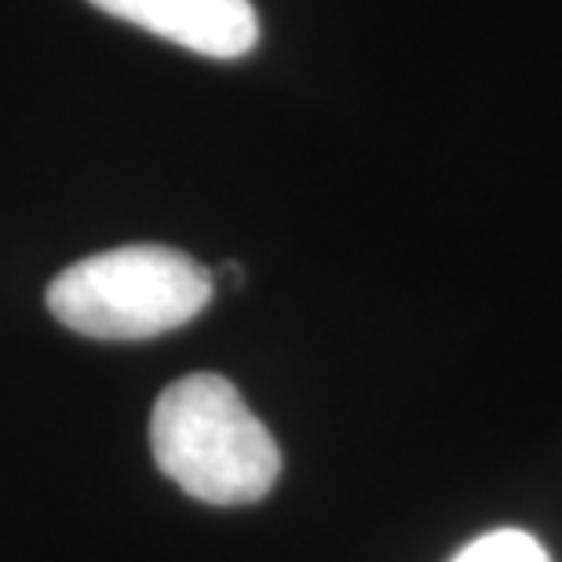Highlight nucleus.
Listing matches in <instances>:
<instances>
[{"label": "nucleus", "instance_id": "nucleus-4", "mask_svg": "<svg viewBox=\"0 0 562 562\" xmlns=\"http://www.w3.org/2000/svg\"><path fill=\"white\" fill-rule=\"evenodd\" d=\"M453 562H552L541 544L522 530H497L468 544Z\"/></svg>", "mask_w": 562, "mask_h": 562}, {"label": "nucleus", "instance_id": "nucleus-1", "mask_svg": "<svg viewBox=\"0 0 562 562\" xmlns=\"http://www.w3.org/2000/svg\"><path fill=\"white\" fill-rule=\"evenodd\" d=\"M157 468L205 504H252L274 490L281 453L274 435L216 373L176 380L150 420Z\"/></svg>", "mask_w": 562, "mask_h": 562}, {"label": "nucleus", "instance_id": "nucleus-2", "mask_svg": "<svg viewBox=\"0 0 562 562\" xmlns=\"http://www.w3.org/2000/svg\"><path fill=\"white\" fill-rule=\"evenodd\" d=\"M212 274L168 245H125L66 267L48 285V311L92 340H150L198 318Z\"/></svg>", "mask_w": 562, "mask_h": 562}, {"label": "nucleus", "instance_id": "nucleus-3", "mask_svg": "<svg viewBox=\"0 0 562 562\" xmlns=\"http://www.w3.org/2000/svg\"><path fill=\"white\" fill-rule=\"evenodd\" d=\"M121 22L209 59H241L260 41L252 0H88Z\"/></svg>", "mask_w": 562, "mask_h": 562}]
</instances>
